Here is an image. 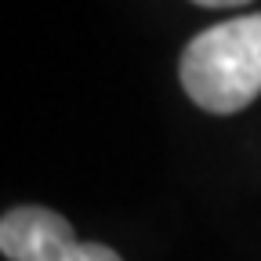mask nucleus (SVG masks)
<instances>
[{
    "label": "nucleus",
    "mask_w": 261,
    "mask_h": 261,
    "mask_svg": "<svg viewBox=\"0 0 261 261\" xmlns=\"http://www.w3.org/2000/svg\"><path fill=\"white\" fill-rule=\"evenodd\" d=\"M0 250L8 261H123L106 243H80L51 207H11L0 221Z\"/></svg>",
    "instance_id": "f03ea898"
},
{
    "label": "nucleus",
    "mask_w": 261,
    "mask_h": 261,
    "mask_svg": "<svg viewBox=\"0 0 261 261\" xmlns=\"http://www.w3.org/2000/svg\"><path fill=\"white\" fill-rule=\"evenodd\" d=\"M192 4H203V8H236V4H247V0H192Z\"/></svg>",
    "instance_id": "7ed1b4c3"
},
{
    "label": "nucleus",
    "mask_w": 261,
    "mask_h": 261,
    "mask_svg": "<svg viewBox=\"0 0 261 261\" xmlns=\"http://www.w3.org/2000/svg\"><path fill=\"white\" fill-rule=\"evenodd\" d=\"M178 76L200 109L228 116L261 94V15H240L203 29L181 51Z\"/></svg>",
    "instance_id": "f257e3e1"
}]
</instances>
